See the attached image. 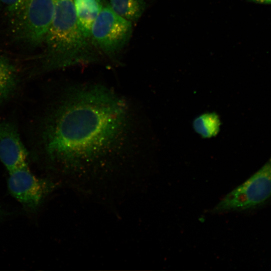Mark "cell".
Wrapping results in <instances>:
<instances>
[{
	"label": "cell",
	"mask_w": 271,
	"mask_h": 271,
	"mask_svg": "<svg viewBox=\"0 0 271 271\" xmlns=\"http://www.w3.org/2000/svg\"><path fill=\"white\" fill-rule=\"evenodd\" d=\"M134 119L128 100L100 83L64 87L40 123L39 143L64 174L113 171L132 151Z\"/></svg>",
	"instance_id": "1"
},
{
	"label": "cell",
	"mask_w": 271,
	"mask_h": 271,
	"mask_svg": "<svg viewBox=\"0 0 271 271\" xmlns=\"http://www.w3.org/2000/svg\"><path fill=\"white\" fill-rule=\"evenodd\" d=\"M44 43V71L92 62L97 58L91 40L78 26L73 0H56L54 15Z\"/></svg>",
	"instance_id": "2"
},
{
	"label": "cell",
	"mask_w": 271,
	"mask_h": 271,
	"mask_svg": "<svg viewBox=\"0 0 271 271\" xmlns=\"http://www.w3.org/2000/svg\"><path fill=\"white\" fill-rule=\"evenodd\" d=\"M56 0H22L10 16L15 38L36 47L44 42L54 15Z\"/></svg>",
	"instance_id": "3"
},
{
	"label": "cell",
	"mask_w": 271,
	"mask_h": 271,
	"mask_svg": "<svg viewBox=\"0 0 271 271\" xmlns=\"http://www.w3.org/2000/svg\"><path fill=\"white\" fill-rule=\"evenodd\" d=\"M132 32V23L119 16L107 4L92 25L90 40L104 54L113 56L127 44Z\"/></svg>",
	"instance_id": "4"
},
{
	"label": "cell",
	"mask_w": 271,
	"mask_h": 271,
	"mask_svg": "<svg viewBox=\"0 0 271 271\" xmlns=\"http://www.w3.org/2000/svg\"><path fill=\"white\" fill-rule=\"evenodd\" d=\"M271 197V157L255 174L228 194L216 211L245 210L259 205Z\"/></svg>",
	"instance_id": "5"
},
{
	"label": "cell",
	"mask_w": 271,
	"mask_h": 271,
	"mask_svg": "<svg viewBox=\"0 0 271 271\" xmlns=\"http://www.w3.org/2000/svg\"><path fill=\"white\" fill-rule=\"evenodd\" d=\"M8 187L11 194L24 207L35 210L57 185L50 180L35 176L27 165L9 172Z\"/></svg>",
	"instance_id": "6"
},
{
	"label": "cell",
	"mask_w": 271,
	"mask_h": 271,
	"mask_svg": "<svg viewBox=\"0 0 271 271\" xmlns=\"http://www.w3.org/2000/svg\"><path fill=\"white\" fill-rule=\"evenodd\" d=\"M28 155L16 125L0 118V160L9 172L27 165Z\"/></svg>",
	"instance_id": "7"
},
{
	"label": "cell",
	"mask_w": 271,
	"mask_h": 271,
	"mask_svg": "<svg viewBox=\"0 0 271 271\" xmlns=\"http://www.w3.org/2000/svg\"><path fill=\"white\" fill-rule=\"evenodd\" d=\"M79 28L83 34L90 40L92 25L104 7L102 0H73Z\"/></svg>",
	"instance_id": "8"
},
{
	"label": "cell",
	"mask_w": 271,
	"mask_h": 271,
	"mask_svg": "<svg viewBox=\"0 0 271 271\" xmlns=\"http://www.w3.org/2000/svg\"><path fill=\"white\" fill-rule=\"evenodd\" d=\"M19 83L16 67L6 56L0 53V103L12 96Z\"/></svg>",
	"instance_id": "9"
},
{
	"label": "cell",
	"mask_w": 271,
	"mask_h": 271,
	"mask_svg": "<svg viewBox=\"0 0 271 271\" xmlns=\"http://www.w3.org/2000/svg\"><path fill=\"white\" fill-rule=\"evenodd\" d=\"M108 2L115 13L131 23L140 18L146 7L145 0H108Z\"/></svg>",
	"instance_id": "10"
},
{
	"label": "cell",
	"mask_w": 271,
	"mask_h": 271,
	"mask_svg": "<svg viewBox=\"0 0 271 271\" xmlns=\"http://www.w3.org/2000/svg\"><path fill=\"white\" fill-rule=\"evenodd\" d=\"M220 125V119L216 114L207 113L196 118L193 122L195 131L204 138H211L217 134Z\"/></svg>",
	"instance_id": "11"
},
{
	"label": "cell",
	"mask_w": 271,
	"mask_h": 271,
	"mask_svg": "<svg viewBox=\"0 0 271 271\" xmlns=\"http://www.w3.org/2000/svg\"><path fill=\"white\" fill-rule=\"evenodd\" d=\"M22 0H0V4L7 11L9 16L14 14L18 9Z\"/></svg>",
	"instance_id": "12"
},
{
	"label": "cell",
	"mask_w": 271,
	"mask_h": 271,
	"mask_svg": "<svg viewBox=\"0 0 271 271\" xmlns=\"http://www.w3.org/2000/svg\"><path fill=\"white\" fill-rule=\"evenodd\" d=\"M249 1L250 2L256 3V4L271 5V0H249Z\"/></svg>",
	"instance_id": "13"
},
{
	"label": "cell",
	"mask_w": 271,
	"mask_h": 271,
	"mask_svg": "<svg viewBox=\"0 0 271 271\" xmlns=\"http://www.w3.org/2000/svg\"><path fill=\"white\" fill-rule=\"evenodd\" d=\"M108 0H102V1L103 2V3H104V4H106V3L108 2Z\"/></svg>",
	"instance_id": "14"
},
{
	"label": "cell",
	"mask_w": 271,
	"mask_h": 271,
	"mask_svg": "<svg viewBox=\"0 0 271 271\" xmlns=\"http://www.w3.org/2000/svg\"><path fill=\"white\" fill-rule=\"evenodd\" d=\"M0 215H1V210H0Z\"/></svg>",
	"instance_id": "15"
}]
</instances>
